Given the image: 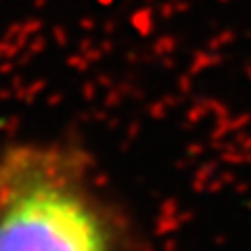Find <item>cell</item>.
I'll use <instances>...</instances> for the list:
<instances>
[{
    "instance_id": "6da1fadb",
    "label": "cell",
    "mask_w": 251,
    "mask_h": 251,
    "mask_svg": "<svg viewBox=\"0 0 251 251\" xmlns=\"http://www.w3.org/2000/svg\"><path fill=\"white\" fill-rule=\"evenodd\" d=\"M115 218L80 147L21 140L0 151V251H117Z\"/></svg>"
}]
</instances>
